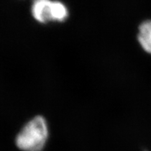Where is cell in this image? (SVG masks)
<instances>
[{
  "label": "cell",
  "mask_w": 151,
  "mask_h": 151,
  "mask_svg": "<svg viewBox=\"0 0 151 151\" xmlns=\"http://www.w3.org/2000/svg\"><path fill=\"white\" fill-rule=\"evenodd\" d=\"M49 137L46 119L37 116L24 126L16 137V144L22 151H42Z\"/></svg>",
  "instance_id": "obj_1"
},
{
  "label": "cell",
  "mask_w": 151,
  "mask_h": 151,
  "mask_svg": "<svg viewBox=\"0 0 151 151\" xmlns=\"http://www.w3.org/2000/svg\"><path fill=\"white\" fill-rule=\"evenodd\" d=\"M137 39L143 50L151 55V19L146 20L139 25Z\"/></svg>",
  "instance_id": "obj_3"
},
{
  "label": "cell",
  "mask_w": 151,
  "mask_h": 151,
  "mask_svg": "<svg viewBox=\"0 0 151 151\" xmlns=\"http://www.w3.org/2000/svg\"><path fill=\"white\" fill-rule=\"evenodd\" d=\"M31 12L34 19L41 22H63L68 17L66 6L59 1L36 0L33 2Z\"/></svg>",
  "instance_id": "obj_2"
}]
</instances>
